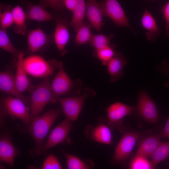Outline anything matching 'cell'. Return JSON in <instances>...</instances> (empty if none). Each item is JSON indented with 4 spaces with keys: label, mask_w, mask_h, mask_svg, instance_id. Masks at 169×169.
Returning a JSON list of instances; mask_svg holds the SVG:
<instances>
[{
    "label": "cell",
    "mask_w": 169,
    "mask_h": 169,
    "mask_svg": "<svg viewBox=\"0 0 169 169\" xmlns=\"http://www.w3.org/2000/svg\"><path fill=\"white\" fill-rule=\"evenodd\" d=\"M135 107L128 105L120 102L111 105L107 109V125L111 129L117 127L120 132L124 131V118L130 115Z\"/></svg>",
    "instance_id": "9c48e42d"
},
{
    "label": "cell",
    "mask_w": 169,
    "mask_h": 169,
    "mask_svg": "<svg viewBox=\"0 0 169 169\" xmlns=\"http://www.w3.org/2000/svg\"><path fill=\"white\" fill-rule=\"evenodd\" d=\"M82 92L81 95L58 98L62 112L66 118L71 122L77 119L87 99L96 94L93 89L89 87H85Z\"/></svg>",
    "instance_id": "277c9868"
},
{
    "label": "cell",
    "mask_w": 169,
    "mask_h": 169,
    "mask_svg": "<svg viewBox=\"0 0 169 169\" xmlns=\"http://www.w3.org/2000/svg\"><path fill=\"white\" fill-rule=\"evenodd\" d=\"M169 158V141L161 142L157 149L150 157V160L155 167L159 163Z\"/></svg>",
    "instance_id": "83f0119b"
},
{
    "label": "cell",
    "mask_w": 169,
    "mask_h": 169,
    "mask_svg": "<svg viewBox=\"0 0 169 169\" xmlns=\"http://www.w3.org/2000/svg\"><path fill=\"white\" fill-rule=\"evenodd\" d=\"M78 0H64L65 8L72 13L75 9Z\"/></svg>",
    "instance_id": "d590c367"
},
{
    "label": "cell",
    "mask_w": 169,
    "mask_h": 169,
    "mask_svg": "<svg viewBox=\"0 0 169 169\" xmlns=\"http://www.w3.org/2000/svg\"><path fill=\"white\" fill-rule=\"evenodd\" d=\"M0 48L9 53L17 59L20 53L22 52L16 49L11 41L9 36L4 29L0 27Z\"/></svg>",
    "instance_id": "4316f807"
},
{
    "label": "cell",
    "mask_w": 169,
    "mask_h": 169,
    "mask_svg": "<svg viewBox=\"0 0 169 169\" xmlns=\"http://www.w3.org/2000/svg\"><path fill=\"white\" fill-rule=\"evenodd\" d=\"M0 90L8 95L20 99L29 106V98L23 95L19 91L15 84L14 74L11 71L6 70L0 72Z\"/></svg>",
    "instance_id": "5bb4252c"
},
{
    "label": "cell",
    "mask_w": 169,
    "mask_h": 169,
    "mask_svg": "<svg viewBox=\"0 0 169 169\" xmlns=\"http://www.w3.org/2000/svg\"><path fill=\"white\" fill-rule=\"evenodd\" d=\"M168 169H169V168Z\"/></svg>",
    "instance_id": "60d3db41"
},
{
    "label": "cell",
    "mask_w": 169,
    "mask_h": 169,
    "mask_svg": "<svg viewBox=\"0 0 169 169\" xmlns=\"http://www.w3.org/2000/svg\"><path fill=\"white\" fill-rule=\"evenodd\" d=\"M86 11V1L84 0H78L77 6L72 13V16L69 22V26L75 32L84 23Z\"/></svg>",
    "instance_id": "cb8c5ba5"
},
{
    "label": "cell",
    "mask_w": 169,
    "mask_h": 169,
    "mask_svg": "<svg viewBox=\"0 0 169 169\" xmlns=\"http://www.w3.org/2000/svg\"><path fill=\"white\" fill-rule=\"evenodd\" d=\"M136 109L139 115L146 121L151 123L158 121L159 114L156 105L145 91L141 92L139 95Z\"/></svg>",
    "instance_id": "8fae6325"
},
{
    "label": "cell",
    "mask_w": 169,
    "mask_h": 169,
    "mask_svg": "<svg viewBox=\"0 0 169 169\" xmlns=\"http://www.w3.org/2000/svg\"><path fill=\"white\" fill-rule=\"evenodd\" d=\"M86 16L91 27L100 31L104 25V17L99 2L95 0L86 1Z\"/></svg>",
    "instance_id": "e0dca14e"
},
{
    "label": "cell",
    "mask_w": 169,
    "mask_h": 169,
    "mask_svg": "<svg viewBox=\"0 0 169 169\" xmlns=\"http://www.w3.org/2000/svg\"><path fill=\"white\" fill-rule=\"evenodd\" d=\"M141 22L142 27L146 30L145 35L146 39L151 41H155L160 30L154 18L146 8L144 9Z\"/></svg>",
    "instance_id": "7402d4cb"
},
{
    "label": "cell",
    "mask_w": 169,
    "mask_h": 169,
    "mask_svg": "<svg viewBox=\"0 0 169 169\" xmlns=\"http://www.w3.org/2000/svg\"><path fill=\"white\" fill-rule=\"evenodd\" d=\"M24 54L22 52L17 59L16 73L14 79L17 88L21 93L30 90L32 88L31 82L27 76V74L22 65V60Z\"/></svg>",
    "instance_id": "44dd1931"
},
{
    "label": "cell",
    "mask_w": 169,
    "mask_h": 169,
    "mask_svg": "<svg viewBox=\"0 0 169 169\" xmlns=\"http://www.w3.org/2000/svg\"><path fill=\"white\" fill-rule=\"evenodd\" d=\"M0 12V27L6 30L14 24L11 6L9 4H1Z\"/></svg>",
    "instance_id": "4dcf8cb0"
},
{
    "label": "cell",
    "mask_w": 169,
    "mask_h": 169,
    "mask_svg": "<svg viewBox=\"0 0 169 169\" xmlns=\"http://www.w3.org/2000/svg\"><path fill=\"white\" fill-rule=\"evenodd\" d=\"M114 37V34H110L106 35L102 33L93 34L89 43L94 50H97L111 45L110 41Z\"/></svg>",
    "instance_id": "f546056e"
},
{
    "label": "cell",
    "mask_w": 169,
    "mask_h": 169,
    "mask_svg": "<svg viewBox=\"0 0 169 169\" xmlns=\"http://www.w3.org/2000/svg\"><path fill=\"white\" fill-rule=\"evenodd\" d=\"M82 82L80 79L74 81L69 76L63 67L59 69L52 83L51 88L57 98L71 92L74 95H80L82 92Z\"/></svg>",
    "instance_id": "5b68a950"
},
{
    "label": "cell",
    "mask_w": 169,
    "mask_h": 169,
    "mask_svg": "<svg viewBox=\"0 0 169 169\" xmlns=\"http://www.w3.org/2000/svg\"><path fill=\"white\" fill-rule=\"evenodd\" d=\"M161 137L169 139V117L167 119L165 125L160 133Z\"/></svg>",
    "instance_id": "8d00e7d4"
},
{
    "label": "cell",
    "mask_w": 169,
    "mask_h": 169,
    "mask_svg": "<svg viewBox=\"0 0 169 169\" xmlns=\"http://www.w3.org/2000/svg\"><path fill=\"white\" fill-rule=\"evenodd\" d=\"M115 44H111L100 49L94 50L92 53V55L98 59L102 64L107 65L115 54Z\"/></svg>",
    "instance_id": "f1b7e54d"
},
{
    "label": "cell",
    "mask_w": 169,
    "mask_h": 169,
    "mask_svg": "<svg viewBox=\"0 0 169 169\" xmlns=\"http://www.w3.org/2000/svg\"><path fill=\"white\" fill-rule=\"evenodd\" d=\"M166 84L168 86H169V82L167 83V84Z\"/></svg>",
    "instance_id": "f35d334b"
},
{
    "label": "cell",
    "mask_w": 169,
    "mask_h": 169,
    "mask_svg": "<svg viewBox=\"0 0 169 169\" xmlns=\"http://www.w3.org/2000/svg\"><path fill=\"white\" fill-rule=\"evenodd\" d=\"M72 126V122L66 118L56 126L44 145L43 154H46L49 150L66 141L68 138V134Z\"/></svg>",
    "instance_id": "4fadbf2b"
},
{
    "label": "cell",
    "mask_w": 169,
    "mask_h": 169,
    "mask_svg": "<svg viewBox=\"0 0 169 169\" xmlns=\"http://www.w3.org/2000/svg\"><path fill=\"white\" fill-rule=\"evenodd\" d=\"M91 26L89 23L85 22L79 28L74 39V44L76 47L89 44L93 34L91 30Z\"/></svg>",
    "instance_id": "d4e9b609"
},
{
    "label": "cell",
    "mask_w": 169,
    "mask_h": 169,
    "mask_svg": "<svg viewBox=\"0 0 169 169\" xmlns=\"http://www.w3.org/2000/svg\"><path fill=\"white\" fill-rule=\"evenodd\" d=\"M165 21V30L166 35L169 37V1L161 8Z\"/></svg>",
    "instance_id": "e575fe53"
},
{
    "label": "cell",
    "mask_w": 169,
    "mask_h": 169,
    "mask_svg": "<svg viewBox=\"0 0 169 169\" xmlns=\"http://www.w3.org/2000/svg\"><path fill=\"white\" fill-rule=\"evenodd\" d=\"M67 169H92L94 164L91 160L83 161L78 157L64 152Z\"/></svg>",
    "instance_id": "484cf974"
},
{
    "label": "cell",
    "mask_w": 169,
    "mask_h": 169,
    "mask_svg": "<svg viewBox=\"0 0 169 169\" xmlns=\"http://www.w3.org/2000/svg\"><path fill=\"white\" fill-rule=\"evenodd\" d=\"M61 111L59 108L50 110L42 115L32 119L28 125L27 131L34 141V152L36 155L39 156L43 154L44 140Z\"/></svg>",
    "instance_id": "6da1fadb"
},
{
    "label": "cell",
    "mask_w": 169,
    "mask_h": 169,
    "mask_svg": "<svg viewBox=\"0 0 169 169\" xmlns=\"http://www.w3.org/2000/svg\"><path fill=\"white\" fill-rule=\"evenodd\" d=\"M127 63V61L123 54L116 51L115 55L107 65L110 82H115L123 76L124 69Z\"/></svg>",
    "instance_id": "d6986e66"
},
{
    "label": "cell",
    "mask_w": 169,
    "mask_h": 169,
    "mask_svg": "<svg viewBox=\"0 0 169 169\" xmlns=\"http://www.w3.org/2000/svg\"><path fill=\"white\" fill-rule=\"evenodd\" d=\"M53 40V35L46 33L40 28L28 30V51L30 54L41 52L46 49Z\"/></svg>",
    "instance_id": "30bf717a"
},
{
    "label": "cell",
    "mask_w": 169,
    "mask_h": 169,
    "mask_svg": "<svg viewBox=\"0 0 169 169\" xmlns=\"http://www.w3.org/2000/svg\"><path fill=\"white\" fill-rule=\"evenodd\" d=\"M20 153L18 149L13 144L8 135L4 134L0 139V161L14 167L15 157Z\"/></svg>",
    "instance_id": "2e32d148"
},
{
    "label": "cell",
    "mask_w": 169,
    "mask_h": 169,
    "mask_svg": "<svg viewBox=\"0 0 169 169\" xmlns=\"http://www.w3.org/2000/svg\"><path fill=\"white\" fill-rule=\"evenodd\" d=\"M143 134L140 132L128 131L123 135L115 149L111 162L124 167L139 138Z\"/></svg>",
    "instance_id": "8992f818"
},
{
    "label": "cell",
    "mask_w": 169,
    "mask_h": 169,
    "mask_svg": "<svg viewBox=\"0 0 169 169\" xmlns=\"http://www.w3.org/2000/svg\"><path fill=\"white\" fill-rule=\"evenodd\" d=\"M161 137L160 134H156L144 138L133 157L150 158L161 142Z\"/></svg>",
    "instance_id": "ac0fdd59"
},
{
    "label": "cell",
    "mask_w": 169,
    "mask_h": 169,
    "mask_svg": "<svg viewBox=\"0 0 169 169\" xmlns=\"http://www.w3.org/2000/svg\"><path fill=\"white\" fill-rule=\"evenodd\" d=\"M12 12L14 21V31L17 34L25 35L27 31L25 11L21 6L18 5L12 8Z\"/></svg>",
    "instance_id": "603a6c76"
},
{
    "label": "cell",
    "mask_w": 169,
    "mask_h": 169,
    "mask_svg": "<svg viewBox=\"0 0 169 169\" xmlns=\"http://www.w3.org/2000/svg\"><path fill=\"white\" fill-rule=\"evenodd\" d=\"M129 169H151L154 167L150 160L141 157H133L128 163Z\"/></svg>",
    "instance_id": "1f68e13d"
},
{
    "label": "cell",
    "mask_w": 169,
    "mask_h": 169,
    "mask_svg": "<svg viewBox=\"0 0 169 169\" xmlns=\"http://www.w3.org/2000/svg\"><path fill=\"white\" fill-rule=\"evenodd\" d=\"M1 105L3 114L18 119L27 125L31 122L32 119L30 107L20 99L8 95L3 98Z\"/></svg>",
    "instance_id": "52a82bcc"
},
{
    "label": "cell",
    "mask_w": 169,
    "mask_h": 169,
    "mask_svg": "<svg viewBox=\"0 0 169 169\" xmlns=\"http://www.w3.org/2000/svg\"><path fill=\"white\" fill-rule=\"evenodd\" d=\"M39 4L45 8L49 7L56 10H62L65 8L64 0H42Z\"/></svg>",
    "instance_id": "836d02e7"
},
{
    "label": "cell",
    "mask_w": 169,
    "mask_h": 169,
    "mask_svg": "<svg viewBox=\"0 0 169 169\" xmlns=\"http://www.w3.org/2000/svg\"><path fill=\"white\" fill-rule=\"evenodd\" d=\"M99 3L104 17L110 18L116 26L127 27L136 34L130 25L123 9L117 0H105Z\"/></svg>",
    "instance_id": "ba28073f"
},
{
    "label": "cell",
    "mask_w": 169,
    "mask_h": 169,
    "mask_svg": "<svg viewBox=\"0 0 169 169\" xmlns=\"http://www.w3.org/2000/svg\"><path fill=\"white\" fill-rule=\"evenodd\" d=\"M26 4L25 12L27 19L38 22L54 20L51 13L39 4H36L30 2H28Z\"/></svg>",
    "instance_id": "ffe728a7"
},
{
    "label": "cell",
    "mask_w": 169,
    "mask_h": 169,
    "mask_svg": "<svg viewBox=\"0 0 169 169\" xmlns=\"http://www.w3.org/2000/svg\"><path fill=\"white\" fill-rule=\"evenodd\" d=\"M30 91L29 107L32 119L39 116L47 104L58 101L51 90L49 77L44 78L41 83L32 87Z\"/></svg>",
    "instance_id": "7a4b0ae2"
},
{
    "label": "cell",
    "mask_w": 169,
    "mask_h": 169,
    "mask_svg": "<svg viewBox=\"0 0 169 169\" xmlns=\"http://www.w3.org/2000/svg\"><path fill=\"white\" fill-rule=\"evenodd\" d=\"M151 169H156L154 167V168H152Z\"/></svg>",
    "instance_id": "ab89813d"
},
{
    "label": "cell",
    "mask_w": 169,
    "mask_h": 169,
    "mask_svg": "<svg viewBox=\"0 0 169 169\" xmlns=\"http://www.w3.org/2000/svg\"><path fill=\"white\" fill-rule=\"evenodd\" d=\"M104 121L101 120L96 126L88 125L85 129V135L92 141L110 145L112 141L110 128Z\"/></svg>",
    "instance_id": "9a60e30c"
},
{
    "label": "cell",
    "mask_w": 169,
    "mask_h": 169,
    "mask_svg": "<svg viewBox=\"0 0 169 169\" xmlns=\"http://www.w3.org/2000/svg\"><path fill=\"white\" fill-rule=\"evenodd\" d=\"M22 66L27 74L36 78H46L52 75L56 69L63 67L62 63L55 59L46 60L36 54L23 58Z\"/></svg>",
    "instance_id": "3957f363"
},
{
    "label": "cell",
    "mask_w": 169,
    "mask_h": 169,
    "mask_svg": "<svg viewBox=\"0 0 169 169\" xmlns=\"http://www.w3.org/2000/svg\"><path fill=\"white\" fill-rule=\"evenodd\" d=\"M55 27L53 34L54 40L59 52L64 56L68 52L66 47L70 38L68 29L69 23L65 18L58 15L54 16Z\"/></svg>",
    "instance_id": "7c38bea8"
},
{
    "label": "cell",
    "mask_w": 169,
    "mask_h": 169,
    "mask_svg": "<svg viewBox=\"0 0 169 169\" xmlns=\"http://www.w3.org/2000/svg\"><path fill=\"white\" fill-rule=\"evenodd\" d=\"M28 169H39V168L37 166L30 165L28 166Z\"/></svg>",
    "instance_id": "74e56055"
},
{
    "label": "cell",
    "mask_w": 169,
    "mask_h": 169,
    "mask_svg": "<svg viewBox=\"0 0 169 169\" xmlns=\"http://www.w3.org/2000/svg\"><path fill=\"white\" fill-rule=\"evenodd\" d=\"M62 166L58 159L51 154L47 156L43 163L42 169H62Z\"/></svg>",
    "instance_id": "d6a6232c"
}]
</instances>
